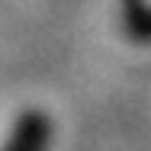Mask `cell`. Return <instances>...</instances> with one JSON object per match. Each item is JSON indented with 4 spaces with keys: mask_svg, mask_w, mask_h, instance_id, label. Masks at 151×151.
<instances>
[{
    "mask_svg": "<svg viewBox=\"0 0 151 151\" xmlns=\"http://www.w3.org/2000/svg\"><path fill=\"white\" fill-rule=\"evenodd\" d=\"M52 138H55L52 116L42 109H26L10 125L0 151H52Z\"/></svg>",
    "mask_w": 151,
    "mask_h": 151,
    "instance_id": "obj_1",
    "label": "cell"
},
{
    "mask_svg": "<svg viewBox=\"0 0 151 151\" xmlns=\"http://www.w3.org/2000/svg\"><path fill=\"white\" fill-rule=\"evenodd\" d=\"M119 26L135 45H151V0H119Z\"/></svg>",
    "mask_w": 151,
    "mask_h": 151,
    "instance_id": "obj_2",
    "label": "cell"
}]
</instances>
